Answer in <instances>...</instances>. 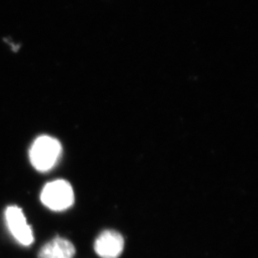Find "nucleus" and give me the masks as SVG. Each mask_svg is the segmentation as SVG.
I'll list each match as a JSON object with an SVG mask.
<instances>
[{
	"instance_id": "1",
	"label": "nucleus",
	"mask_w": 258,
	"mask_h": 258,
	"mask_svg": "<svg viewBox=\"0 0 258 258\" xmlns=\"http://www.w3.org/2000/svg\"><path fill=\"white\" fill-rule=\"evenodd\" d=\"M62 146L58 140L49 136L37 138L29 151L32 166L40 172H47L54 168L60 158Z\"/></svg>"
},
{
	"instance_id": "2",
	"label": "nucleus",
	"mask_w": 258,
	"mask_h": 258,
	"mask_svg": "<svg viewBox=\"0 0 258 258\" xmlns=\"http://www.w3.org/2000/svg\"><path fill=\"white\" fill-rule=\"evenodd\" d=\"M43 204L54 212H62L74 204L75 194L70 182L55 180L44 185L40 195Z\"/></svg>"
},
{
	"instance_id": "3",
	"label": "nucleus",
	"mask_w": 258,
	"mask_h": 258,
	"mask_svg": "<svg viewBox=\"0 0 258 258\" xmlns=\"http://www.w3.org/2000/svg\"><path fill=\"white\" fill-rule=\"evenodd\" d=\"M7 226L13 236L23 246H29L34 242V234L25 218L22 210L15 206L8 207L5 212Z\"/></svg>"
},
{
	"instance_id": "4",
	"label": "nucleus",
	"mask_w": 258,
	"mask_h": 258,
	"mask_svg": "<svg viewBox=\"0 0 258 258\" xmlns=\"http://www.w3.org/2000/svg\"><path fill=\"white\" fill-rule=\"evenodd\" d=\"M123 236L113 230L103 231L95 240V251L101 258H118L124 250Z\"/></svg>"
},
{
	"instance_id": "5",
	"label": "nucleus",
	"mask_w": 258,
	"mask_h": 258,
	"mask_svg": "<svg viewBox=\"0 0 258 258\" xmlns=\"http://www.w3.org/2000/svg\"><path fill=\"white\" fill-rule=\"evenodd\" d=\"M76 248L67 239L57 236L45 244L39 251V258H73Z\"/></svg>"
}]
</instances>
